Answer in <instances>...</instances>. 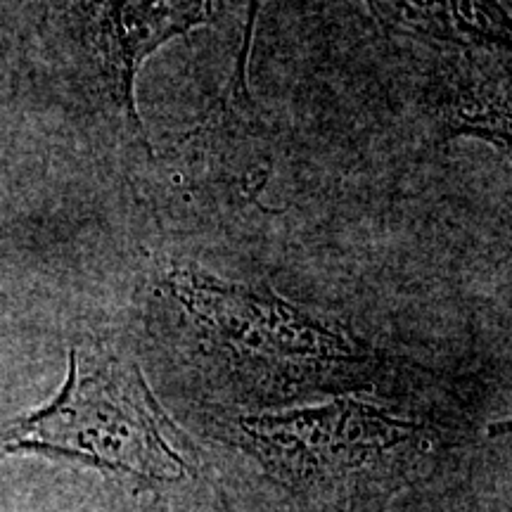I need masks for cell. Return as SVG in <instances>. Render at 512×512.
Wrapping results in <instances>:
<instances>
[{
    "label": "cell",
    "mask_w": 512,
    "mask_h": 512,
    "mask_svg": "<svg viewBox=\"0 0 512 512\" xmlns=\"http://www.w3.org/2000/svg\"><path fill=\"white\" fill-rule=\"evenodd\" d=\"M12 456L64 460L143 486L176 484L192 472L140 368L95 349L69 351L60 392L0 425V460Z\"/></svg>",
    "instance_id": "cell-1"
},
{
    "label": "cell",
    "mask_w": 512,
    "mask_h": 512,
    "mask_svg": "<svg viewBox=\"0 0 512 512\" xmlns=\"http://www.w3.org/2000/svg\"><path fill=\"white\" fill-rule=\"evenodd\" d=\"M166 287L197 335L256 392L285 396L335 387L368 366V349L342 325L266 287L226 283L195 266L176 268Z\"/></svg>",
    "instance_id": "cell-2"
},
{
    "label": "cell",
    "mask_w": 512,
    "mask_h": 512,
    "mask_svg": "<svg viewBox=\"0 0 512 512\" xmlns=\"http://www.w3.org/2000/svg\"><path fill=\"white\" fill-rule=\"evenodd\" d=\"M238 427L245 444L275 477L311 489L384 477L420 439L415 422L356 399L252 415Z\"/></svg>",
    "instance_id": "cell-3"
},
{
    "label": "cell",
    "mask_w": 512,
    "mask_h": 512,
    "mask_svg": "<svg viewBox=\"0 0 512 512\" xmlns=\"http://www.w3.org/2000/svg\"><path fill=\"white\" fill-rule=\"evenodd\" d=\"M221 0H98V38L112 98L145 150L133 86L143 62L171 38L214 22Z\"/></svg>",
    "instance_id": "cell-4"
},
{
    "label": "cell",
    "mask_w": 512,
    "mask_h": 512,
    "mask_svg": "<svg viewBox=\"0 0 512 512\" xmlns=\"http://www.w3.org/2000/svg\"><path fill=\"white\" fill-rule=\"evenodd\" d=\"M441 124L446 136H477L508 150L510 88L508 67H456L441 88Z\"/></svg>",
    "instance_id": "cell-5"
},
{
    "label": "cell",
    "mask_w": 512,
    "mask_h": 512,
    "mask_svg": "<svg viewBox=\"0 0 512 512\" xmlns=\"http://www.w3.org/2000/svg\"><path fill=\"white\" fill-rule=\"evenodd\" d=\"M368 8L373 10V15L380 19L387 29L396 27L401 15L403 0H366ZM264 5V0H247V22L245 31H242V46L238 50V62H235L233 81H230V91L235 98H247V72H249V55H252V43H254V31H256V19H259V10Z\"/></svg>",
    "instance_id": "cell-6"
}]
</instances>
